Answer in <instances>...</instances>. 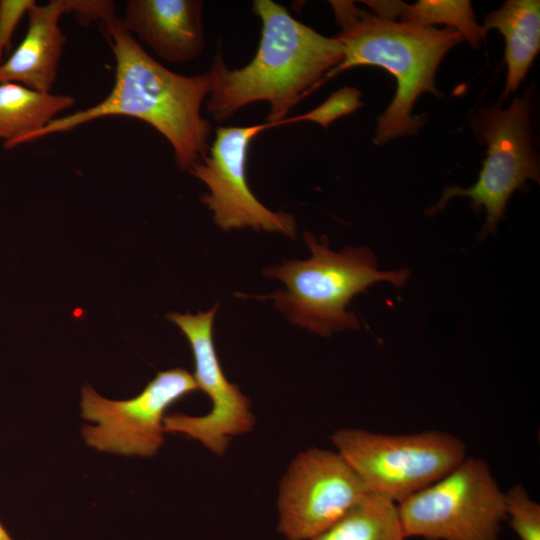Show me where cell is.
I'll return each mask as SVG.
<instances>
[{
	"instance_id": "3",
	"label": "cell",
	"mask_w": 540,
	"mask_h": 540,
	"mask_svg": "<svg viewBox=\"0 0 540 540\" xmlns=\"http://www.w3.org/2000/svg\"><path fill=\"white\" fill-rule=\"evenodd\" d=\"M340 32L335 38L344 49V58L322 79L357 66L386 69L396 79V93L378 117L376 145L415 134L425 124L423 115L414 117L412 109L425 92L440 96L435 87L436 70L448 51L464 36L452 28L420 27L381 18L361 9L353 1L331 0Z\"/></svg>"
},
{
	"instance_id": "4",
	"label": "cell",
	"mask_w": 540,
	"mask_h": 540,
	"mask_svg": "<svg viewBox=\"0 0 540 540\" xmlns=\"http://www.w3.org/2000/svg\"><path fill=\"white\" fill-rule=\"evenodd\" d=\"M311 256L286 260L265 268L263 274L282 281L285 290L255 298L272 299L275 306L295 325L321 336L345 329H358L360 322L347 311L352 298L377 282H389L401 289L409 279L406 268L380 271L373 251L365 246H347L332 251L326 238L318 240L305 232Z\"/></svg>"
},
{
	"instance_id": "17",
	"label": "cell",
	"mask_w": 540,
	"mask_h": 540,
	"mask_svg": "<svg viewBox=\"0 0 540 540\" xmlns=\"http://www.w3.org/2000/svg\"><path fill=\"white\" fill-rule=\"evenodd\" d=\"M398 503L369 491L312 540H406Z\"/></svg>"
},
{
	"instance_id": "16",
	"label": "cell",
	"mask_w": 540,
	"mask_h": 540,
	"mask_svg": "<svg viewBox=\"0 0 540 540\" xmlns=\"http://www.w3.org/2000/svg\"><path fill=\"white\" fill-rule=\"evenodd\" d=\"M370 11L387 20L420 27L444 24L447 28L459 31L465 41L478 48L485 39L487 31L477 23L468 0H420L412 5L402 1H361Z\"/></svg>"
},
{
	"instance_id": "9",
	"label": "cell",
	"mask_w": 540,
	"mask_h": 540,
	"mask_svg": "<svg viewBox=\"0 0 540 540\" xmlns=\"http://www.w3.org/2000/svg\"><path fill=\"white\" fill-rule=\"evenodd\" d=\"M367 492L337 451L309 448L295 457L282 478L278 530L287 540H312Z\"/></svg>"
},
{
	"instance_id": "5",
	"label": "cell",
	"mask_w": 540,
	"mask_h": 540,
	"mask_svg": "<svg viewBox=\"0 0 540 540\" xmlns=\"http://www.w3.org/2000/svg\"><path fill=\"white\" fill-rule=\"evenodd\" d=\"M331 440L369 491L399 503L438 481L466 456L464 442L447 432L407 435L340 429Z\"/></svg>"
},
{
	"instance_id": "14",
	"label": "cell",
	"mask_w": 540,
	"mask_h": 540,
	"mask_svg": "<svg viewBox=\"0 0 540 540\" xmlns=\"http://www.w3.org/2000/svg\"><path fill=\"white\" fill-rule=\"evenodd\" d=\"M483 28L497 29L505 39V96L525 78L540 49V1L508 0L484 18Z\"/></svg>"
},
{
	"instance_id": "18",
	"label": "cell",
	"mask_w": 540,
	"mask_h": 540,
	"mask_svg": "<svg viewBox=\"0 0 540 540\" xmlns=\"http://www.w3.org/2000/svg\"><path fill=\"white\" fill-rule=\"evenodd\" d=\"M506 520L520 540H540V505L532 500L523 485L505 493Z\"/></svg>"
},
{
	"instance_id": "22",
	"label": "cell",
	"mask_w": 540,
	"mask_h": 540,
	"mask_svg": "<svg viewBox=\"0 0 540 540\" xmlns=\"http://www.w3.org/2000/svg\"><path fill=\"white\" fill-rule=\"evenodd\" d=\"M0 540H13L9 532L0 521Z\"/></svg>"
},
{
	"instance_id": "2",
	"label": "cell",
	"mask_w": 540,
	"mask_h": 540,
	"mask_svg": "<svg viewBox=\"0 0 540 540\" xmlns=\"http://www.w3.org/2000/svg\"><path fill=\"white\" fill-rule=\"evenodd\" d=\"M253 12L261 20L257 52L247 65L229 69L218 50L209 70L207 111L216 121H224L244 106L264 101L269 105L268 123L297 122L296 116L285 117L341 63L343 46L272 0H255Z\"/></svg>"
},
{
	"instance_id": "1",
	"label": "cell",
	"mask_w": 540,
	"mask_h": 540,
	"mask_svg": "<svg viewBox=\"0 0 540 540\" xmlns=\"http://www.w3.org/2000/svg\"><path fill=\"white\" fill-rule=\"evenodd\" d=\"M102 31L115 59L114 84L99 103L59 116L27 142L69 132L83 124L112 116L142 120L170 143L181 170H189L208 152L210 122L201 114L211 90V75L177 74L155 60L122 25L120 18L102 23Z\"/></svg>"
},
{
	"instance_id": "12",
	"label": "cell",
	"mask_w": 540,
	"mask_h": 540,
	"mask_svg": "<svg viewBox=\"0 0 540 540\" xmlns=\"http://www.w3.org/2000/svg\"><path fill=\"white\" fill-rule=\"evenodd\" d=\"M203 6L200 0H128L120 21L162 60L182 63L203 51Z\"/></svg>"
},
{
	"instance_id": "20",
	"label": "cell",
	"mask_w": 540,
	"mask_h": 540,
	"mask_svg": "<svg viewBox=\"0 0 540 540\" xmlns=\"http://www.w3.org/2000/svg\"><path fill=\"white\" fill-rule=\"evenodd\" d=\"M35 3L34 0H0V63L17 25Z\"/></svg>"
},
{
	"instance_id": "10",
	"label": "cell",
	"mask_w": 540,
	"mask_h": 540,
	"mask_svg": "<svg viewBox=\"0 0 540 540\" xmlns=\"http://www.w3.org/2000/svg\"><path fill=\"white\" fill-rule=\"evenodd\" d=\"M218 303L210 310L193 315L172 312L167 319L175 323L192 349L194 379L198 390L211 399V410L203 416L166 414L165 432L180 433L201 442L216 455H223L232 437L251 431L255 418L250 401L238 385L230 382L221 367L213 341V322Z\"/></svg>"
},
{
	"instance_id": "7",
	"label": "cell",
	"mask_w": 540,
	"mask_h": 540,
	"mask_svg": "<svg viewBox=\"0 0 540 540\" xmlns=\"http://www.w3.org/2000/svg\"><path fill=\"white\" fill-rule=\"evenodd\" d=\"M471 127L477 139L487 147V156L477 181L469 188L446 187L440 200L427 214L434 215L454 197H467L471 207L486 211L480 234H495L511 195L528 179L539 183V161L532 144L530 100L514 98L507 108H483Z\"/></svg>"
},
{
	"instance_id": "8",
	"label": "cell",
	"mask_w": 540,
	"mask_h": 540,
	"mask_svg": "<svg viewBox=\"0 0 540 540\" xmlns=\"http://www.w3.org/2000/svg\"><path fill=\"white\" fill-rule=\"evenodd\" d=\"M197 390L193 375L180 367L158 372L130 399H108L85 385L81 391V416L93 425L83 426L84 442L101 452L152 457L163 444L167 409Z\"/></svg>"
},
{
	"instance_id": "21",
	"label": "cell",
	"mask_w": 540,
	"mask_h": 540,
	"mask_svg": "<svg viewBox=\"0 0 540 540\" xmlns=\"http://www.w3.org/2000/svg\"><path fill=\"white\" fill-rule=\"evenodd\" d=\"M68 13L87 24L93 21L104 23L115 18V4L110 0H68Z\"/></svg>"
},
{
	"instance_id": "6",
	"label": "cell",
	"mask_w": 540,
	"mask_h": 540,
	"mask_svg": "<svg viewBox=\"0 0 540 540\" xmlns=\"http://www.w3.org/2000/svg\"><path fill=\"white\" fill-rule=\"evenodd\" d=\"M398 510L406 537L425 540H498L506 521L505 493L476 457L399 502Z\"/></svg>"
},
{
	"instance_id": "19",
	"label": "cell",
	"mask_w": 540,
	"mask_h": 540,
	"mask_svg": "<svg viewBox=\"0 0 540 540\" xmlns=\"http://www.w3.org/2000/svg\"><path fill=\"white\" fill-rule=\"evenodd\" d=\"M361 92L352 87H344L334 92L314 110L303 114V120L314 121L326 128L337 118L350 114L362 106Z\"/></svg>"
},
{
	"instance_id": "15",
	"label": "cell",
	"mask_w": 540,
	"mask_h": 540,
	"mask_svg": "<svg viewBox=\"0 0 540 540\" xmlns=\"http://www.w3.org/2000/svg\"><path fill=\"white\" fill-rule=\"evenodd\" d=\"M69 95L39 92L13 82L0 83V139L6 148L26 143L58 115L73 106Z\"/></svg>"
},
{
	"instance_id": "13",
	"label": "cell",
	"mask_w": 540,
	"mask_h": 540,
	"mask_svg": "<svg viewBox=\"0 0 540 540\" xmlns=\"http://www.w3.org/2000/svg\"><path fill=\"white\" fill-rule=\"evenodd\" d=\"M68 0L35 3L28 11L26 34L10 57L0 63V83L13 82L39 92H51L66 37L59 25Z\"/></svg>"
},
{
	"instance_id": "11",
	"label": "cell",
	"mask_w": 540,
	"mask_h": 540,
	"mask_svg": "<svg viewBox=\"0 0 540 540\" xmlns=\"http://www.w3.org/2000/svg\"><path fill=\"white\" fill-rule=\"evenodd\" d=\"M274 123L218 127L207 154L188 171L209 188L202 202L212 211L214 222L224 231L250 227L296 237L294 216L274 212L252 193L247 180L251 141Z\"/></svg>"
}]
</instances>
